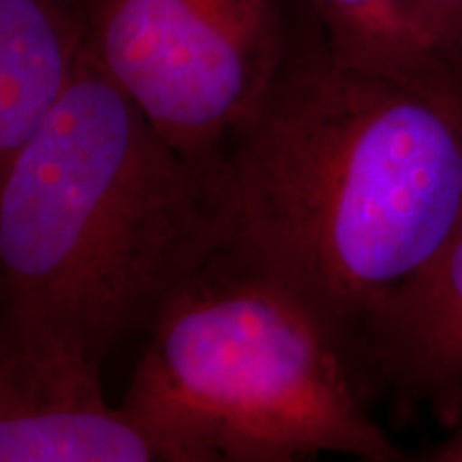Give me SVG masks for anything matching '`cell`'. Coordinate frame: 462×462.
Here are the masks:
<instances>
[{
  "instance_id": "cell-1",
  "label": "cell",
  "mask_w": 462,
  "mask_h": 462,
  "mask_svg": "<svg viewBox=\"0 0 462 462\" xmlns=\"http://www.w3.org/2000/svg\"><path fill=\"white\" fill-rule=\"evenodd\" d=\"M231 255L326 317L354 349L462 212V82L449 67L289 62L223 150Z\"/></svg>"
},
{
  "instance_id": "cell-2",
  "label": "cell",
  "mask_w": 462,
  "mask_h": 462,
  "mask_svg": "<svg viewBox=\"0 0 462 462\" xmlns=\"http://www.w3.org/2000/svg\"><path fill=\"white\" fill-rule=\"evenodd\" d=\"M221 157H193L84 56L0 184L7 310L101 357L161 310L231 238Z\"/></svg>"
},
{
  "instance_id": "cell-3",
  "label": "cell",
  "mask_w": 462,
  "mask_h": 462,
  "mask_svg": "<svg viewBox=\"0 0 462 462\" xmlns=\"http://www.w3.org/2000/svg\"><path fill=\"white\" fill-rule=\"evenodd\" d=\"M150 328L123 402L170 462L402 460L366 411L343 334L227 248Z\"/></svg>"
},
{
  "instance_id": "cell-4",
  "label": "cell",
  "mask_w": 462,
  "mask_h": 462,
  "mask_svg": "<svg viewBox=\"0 0 462 462\" xmlns=\"http://www.w3.org/2000/svg\"><path fill=\"white\" fill-rule=\"evenodd\" d=\"M95 65L184 152L221 157L287 65L279 0H88Z\"/></svg>"
},
{
  "instance_id": "cell-5",
  "label": "cell",
  "mask_w": 462,
  "mask_h": 462,
  "mask_svg": "<svg viewBox=\"0 0 462 462\" xmlns=\"http://www.w3.org/2000/svg\"><path fill=\"white\" fill-rule=\"evenodd\" d=\"M99 354L50 323H0V462H170L125 402L107 401Z\"/></svg>"
},
{
  "instance_id": "cell-6",
  "label": "cell",
  "mask_w": 462,
  "mask_h": 462,
  "mask_svg": "<svg viewBox=\"0 0 462 462\" xmlns=\"http://www.w3.org/2000/svg\"><path fill=\"white\" fill-rule=\"evenodd\" d=\"M407 390L439 398L462 392V212L420 274L357 340Z\"/></svg>"
},
{
  "instance_id": "cell-7",
  "label": "cell",
  "mask_w": 462,
  "mask_h": 462,
  "mask_svg": "<svg viewBox=\"0 0 462 462\" xmlns=\"http://www.w3.org/2000/svg\"><path fill=\"white\" fill-rule=\"evenodd\" d=\"M82 56V17L62 0H0V184Z\"/></svg>"
},
{
  "instance_id": "cell-8",
  "label": "cell",
  "mask_w": 462,
  "mask_h": 462,
  "mask_svg": "<svg viewBox=\"0 0 462 462\" xmlns=\"http://www.w3.org/2000/svg\"><path fill=\"white\" fill-rule=\"evenodd\" d=\"M332 58L364 71L413 75L446 69L409 0H309Z\"/></svg>"
},
{
  "instance_id": "cell-9",
  "label": "cell",
  "mask_w": 462,
  "mask_h": 462,
  "mask_svg": "<svg viewBox=\"0 0 462 462\" xmlns=\"http://www.w3.org/2000/svg\"><path fill=\"white\" fill-rule=\"evenodd\" d=\"M421 31L443 60L462 50V0H409Z\"/></svg>"
},
{
  "instance_id": "cell-10",
  "label": "cell",
  "mask_w": 462,
  "mask_h": 462,
  "mask_svg": "<svg viewBox=\"0 0 462 462\" xmlns=\"http://www.w3.org/2000/svg\"><path fill=\"white\" fill-rule=\"evenodd\" d=\"M429 458L437 462H462V426H458V430L448 441L432 449Z\"/></svg>"
}]
</instances>
